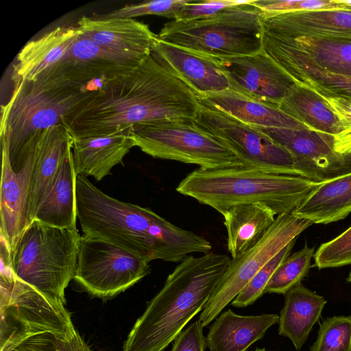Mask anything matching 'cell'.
I'll list each match as a JSON object with an SVG mask.
<instances>
[{"instance_id":"obj_1","label":"cell","mask_w":351,"mask_h":351,"mask_svg":"<svg viewBox=\"0 0 351 351\" xmlns=\"http://www.w3.org/2000/svg\"><path fill=\"white\" fill-rule=\"evenodd\" d=\"M198 107L196 93L151 53L88 92L62 125L74 138L104 136L129 132L144 122L194 119Z\"/></svg>"},{"instance_id":"obj_2","label":"cell","mask_w":351,"mask_h":351,"mask_svg":"<svg viewBox=\"0 0 351 351\" xmlns=\"http://www.w3.org/2000/svg\"><path fill=\"white\" fill-rule=\"evenodd\" d=\"M77 217L84 234L114 243L150 262L178 263L193 253L210 252L209 241L175 226L148 208L104 193L77 175Z\"/></svg>"},{"instance_id":"obj_3","label":"cell","mask_w":351,"mask_h":351,"mask_svg":"<svg viewBox=\"0 0 351 351\" xmlns=\"http://www.w3.org/2000/svg\"><path fill=\"white\" fill-rule=\"evenodd\" d=\"M230 258L209 252L189 255L167 276L147 303L123 343V351H163L202 311L226 271Z\"/></svg>"},{"instance_id":"obj_4","label":"cell","mask_w":351,"mask_h":351,"mask_svg":"<svg viewBox=\"0 0 351 351\" xmlns=\"http://www.w3.org/2000/svg\"><path fill=\"white\" fill-rule=\"evenodd\" d=\"M319 184L300 176L239 166L197 169L176 190L221 215L237 205L261 204L278 216L295 210Z\"/></svg>"},{"instance_id":"obj_5","label":"cell","mask_w":351,"mask_h":351,"mask_svg":"<svg viewBox=\"0 0 351 351\" xmlns=\"http://www.w3.org/2000/svg\"><path fill=\"white\" fill-rule=\"evenodd\" d=\"M261 10L252 1L226 8L209 17L165 23L158 40L215 58L256 53L263 49Z\"/></svg>"},{"instance_id":"obj_6","label":"cell","mask_w":351,"mask_h":351,"mask_svg":"<svg viewBox=\"0 0 351 351\" xmlns=\"http://www.w3.org/2000/svg\"><path fill=\"white\" fill-rule=\"evenodd\" d=\"M80 237L77 229L33 220L11 254L15 276L66 304L65 289L75 276Z\"/></svg>"},{"instance_id":"obj_7","label":"cell","mask_w":351,"mask_h":351,"mask_svg":"<svg viewBox=\"0 0 351 351\" xmlns=\"http://www.w3.org/2000/svg\"><path fill=\"white\" fill-rule=\"evenodd\" d=\"M13 82L9 101L1 105L0 130L1 139L8 146L12 169L21 150L34 134L62 125L63 119L90 92L75 85L38 80Z\"/></svg>"},{"instance_id":"obj_8","label":"cell","mask_w":351,"mask_h":351,"mask_svg":"<svg viewBox=\"0 0 351 351\" xmlns=\"http://www.w3.org/2000/svg\"><path fill=\"white\" fill-rule=\"evenodd\" d=\"M129 132L135 146L154 158L194 164L205 169L242 166L228 148L198 127L193 119L141 123Z\"/></svg>"},{"instance_id":"obj_9","label":"cell","mask_w":351,"mask_h":351,"mask_svg":"<svg viewBox=\"0 0 351 351\" xmlns=\"http://www.w3.org/2000/svg\"><path fill=\"white\" fill-rule=\"evenodd\" d=\"M149 263L114 243L84 234L73 280L92 297L109 300L149 274Z\"/></svg>"},{"instance_id":"obj_10","label":"cell","mask_w":351,"mask_h":351,"mask_svg":"<svg viewBox=\"0 0 351 351\" xmlns=\"http://www.w3.org/2000/svg\"><path fill=\"white\" fill-rule=\"evenodd\" d=\"M193 120L198 127L228 148L242 166L298 176L291 153L259 128L200 101Z\"/></svg>"},{"instance_id":"obj_11","label":"cell","mask_w":351,"mask_h":351,"mask_svg":"<svg viewBox=\"0 0 351 351\" xmlns=\"http://www.w3.org/2000/svg\"><path fill=\"white\" fill-rule=\"evenodd\" d=\"M0 341L40 332L66 341L77 332L65 304L16 277L11 284H0Z\"/></svg>"},{"instance_id":"obj_12","label":"cell","mask_w":351,"mask_h":351,"mask_svg":"<svg viewBox=\"0 0 351 351\" xmlns=\"http://www.w3.org/2000/svg\"><path fill=\"white\" fill-rule=\"evenodd\" d=\"M312 224L292 213L278 215L269 230L253 247L231 260L199 315L202 326H206L215 319L266 263Z\"/></svg>"},{"instance_id":"obj_13","label":"cell","mask_w":351,"mask_h":351,"mask_svg":"<svg viewBox=\"0 0 351 351\" xmlns=\"http://www.w3.org/2000/svg\"><path fill=\"white\" fill-rule=\"evenodd\" d=\"M258 128L291 153L298 176L322 183L351 173V140L309 128Z\"/></svg>"},{"instance_id":"obj_14","label":"cell","mask_w":351,"mask_h":351,"mask_svg":"<svg viewBox=\"0 0 351 351\" xmlns=\"http://www.w3.org/2000/svg\"><path fill=\"white\" fill-rule=\"evenodd\" d=\"M1 141L0 233L12 254L23 232L30 224L28 199L35 158L36 132L21 150L14 169L10 163L8 144L3 139Z\"/></svg>"},{"instance_id":"obj_15","label":"cell","mask_w":351,"mask_h":351,"mask_svg":"<svg viewBox=\"0 0 351 351\" xmlns=\"http://www.w3.org/2000/svg\"><path fill=\"white\" fill-rule=\"evenodd\" d=\"M215 58L227 76L230 90L271 107L278 108L295 84L263 49L252 55Z\"/></svg>"},{"instance_id":"obj_16","label":"cell","mask_w":351,"mask_h":351,"mask_svg":"<svg viewBox=\"0 0 351 351\" xmlns=\"http://www.w3.org/2000/svg\"><path fill=\"white\" fill-rule=\"evenodd\" d=\"M77 27L121 64L134 67L151 53L156 35L148 25L129 18L82 16Z\"/></svg>"},{"instance_id":"obj_17","label":"cell","mask_w":351,"mask_h":351,"mask_svg":"<svg viewBox=\"0 0 351 351\" xmlns=\"http://www.w3.org/2000/svg\"><path fill=\"white\" fill-rule=\"evenodd\" d=\"M132 68L121 64L77 27L75 36L67 53L36 79L73 84L90 90L92 83L96 80L113 77Z\"/></svg>"},{"instance_id":"obj_18","label":"cell","mask_w":351,"mask_h":351,"mask_svg":"<svg viewBox=\"0 0 351 351\" xmlns=\"http://www.w3.org/2000/svg\"><path fill=\"white\" fill-rule=\"evenodd\" d=\"M152 53L196 93L204 96L230 90V84L218 60L158 40Z\"/></svg>"},{"instance_id":"obj_19","label":"cell","mask_w":351,"mask_h":351,"mask_svg":"<svg viewBox=\"0 0 351 351\" xmlns=\"http://www.w3.org/2000/svg\"><path fill=\"white\" fill-rule=\"evenodd\" d=\"M261 20L264 32L279 36L351 38V10L261 14Z\"/></svg>"},{"instance_id":"obj_20","label":"cell","mask_w":351,"mask_h":351,"mask_svg":"<svg viewBox=\"0 0 351 351\" xmlns=\"http://www.w3.org/2000/svg\"><path fill=\"white\" fill-rule=\"evenodd\" d=\"M263 49L295 84L351 99V77L325 70L265 32Z\"/></svg>"},{"instance_id":"obj_21","label":"cell","mask_w":351,"mask_h":351,"mask_svg":"<svg viewBox=\"0 0 351 351\" xmlns=\"http://www.w3.org/2000/svg\"><path fill=\"white\" fill-rule=\"evenodd\" d=\"M73 137L62 125L36 132L35 158L32 172L28 216L34 220L38 205L61 162L71 150Z\"/></svg>"},{"instance_id":"obj_22","label":"cell","mask_w":351,"mask_h":351,"mask_svg":"<svg viewBox=\"0 0 351 351\" xmlns=\"http://www.w3.org/2000/svg\"><path fill=\"white\" fill-rule=\"evenodd\" d=\"M278 321L277 314L239 315L229 308L210 326L206 337L207 348L209 351H247Z\"/></svg>"},{"instance_id":"obj_23","label":"cell","mask_w":351,"mask_h":351,"mask_svg":"<svg viewBox=\"0 0 351 351\" xmlns=\"http://www.w3.org/2000/svg\"><path fill=\"white\" fill-rule=\"evenodd\" d=\"M129 132L73 138L72 153L76 174L93 176L97 181L110 174L112 167L122 163L123 157L135 146Z\"/></svg>"},{"instance_id":"obj_24","label":"cell","mask_w":351,"mask_h":351,"mask_svg":"<svg viewBox=\"0 0 351 351\" xmlns=\"http://www.w3.org/2000/svg\"><path fill=\"white\" fill-rule=\"evenodd\" d=\"M76 176L71 148L45 191L34 220L58 228L77 229Z\"/></svg>"},{"instance_id":"obj_25","label":"cell","mask_w":351,"mask_h":351,"mask_svg":"<svg viewBox=\"0 0 351 351\" xmlns=\"http://www.w3.org/2000/svg\"><path fill=\"white\" fill-rule=\"evenodd\" d=\"M76 32L77 27H58L28 42L16 56L13 65L12 81L34 80L60 61L69 51Z\"/></svg>"},{"instance_id":"obj_26","label":"cell","mask_w":351,"mask_h":351,"mask_svg":"<svg viewBox=\"0 0 351 351\" xmlns=\"http://www.w3.org/2000/svg\"><path fill=\"white\" fill-rule=\"evenodd\" d=\"M284 295L285 303L279 315L278 334L289 338L295 349L300 350L320 318L327 301L301 282Z\"/></svg>"},{"instance_id":"obj_27","label":"cell","mask_w":351,"mask_h":351,"mask_svg":"<svg viewBox=\"0 0 351 351\" xmlns=\"http://www.w3.org/2000/svg\"><path fill=\"white\" fill-rule=\"evenodd\" d=\"M227 231V247L232 259L253 247L274 223L276 214L265 205L234 206L223 215Z\"/></svg>"},{"instance_id":"obj_28","label":"cell","mask_w":351,"mask_h":351,"mask_svg":"<svg viewBox=\"0 0 351 351\" xmlns=\"http://www.w3.org/2000/svg\"><path fill=\"white\" fill-rule=\"evenodd\" d=\"M280 110L311 130L351 140L337 114L316 92L294 84L280 103Z\"/></svg>"},{"instance_id":"obj_29","label":"cell","mask_w":351,"mask_h":351,"mask_svg":"<svg viewBox=\"0 0 351 351\" xmlns=\"http://www.w3.org/2000/svg\"><path fill=\"white\" fill-rule=\"evenodd\" d=\"M351 212V173L318 186L292 213L313 223L327 224L346 218Z\"/></svg>"},{"instance_id":"obj_30","label":"cell","mask_w":351,"mask_h":351,"mask_svg":"<svg viewBox=\"0 0 351 351\" xmlns=\"http://www.w3.org/2000/svg\"><path fill=\"white\" fill-rule=\"evenodd\" d=\"M197 97L199 101L256 128H308L278 108L253 101L230 90Z\"/></svg>"},{"instance_id":"obj_31","label":"cell","mask_w":351,"mask_h":351,"mask_svg":"<svg viewBox=\"0 0 351 351\" xmlns=\"http://www.w3.org/2000/svg\"><path fill=\"white\" fill-rule=\"evenodd\" d=\"M271 35L325 70L351 77V38Z\"/></svg>"},{"instance_id":"obj_32","label":"cell","mask_w":351,"mask_h":351,"mask_svg":"<svg viewBox=\"0 0 351 351\" xmlns=\"http://www.w3.org/2000/svg\"><path fill=\"white\" fill-rule=\"evenodd\" d=\"M314 252V247L305 245L302 249L287 257L271 276L265 287V293L284 295L301 282L309 271Z\"/></svg>"},{"instance_id":"obj_33","label":"cell","mask_w":351,"mask_h":351,"mask_svg":"<svg viewBox=\"0 0 351 351\" xmlns=\"http://www.w3.org/2000/svg\"><path fill=\"white\" fill-rule=\"evenodd\" d=\"M311 351H351V315L332 316L320 324Z\"/></svg>"},{"instance_id":"obj_34","label":"cell","mask_w":351,"mask_h":351,"mask_svg":"<svg viewBox=\"0 0 351 351\" xmlns=\"http://www.w3.org/2000/svg\"><path fill=\"white\" fill-rule=\"evenodd\" d=\"M295 239L291 241L266 263L247 285L232 301L237 308H243L254 304L265 293V289L271 276L284 261L290 256Z\"/></svg>"},{"instance_id":"obj_35","label":"cell","mask_w":351,"mask_h":351,"mask_svg":"<svg viewBox=\"0 0 351 351\" xmlns=\"http://www.w3.org/2000/svg\"><path fill=\"white\" fill-rule=\"evenodd\" d=\"M319 269L351 265V226L335 239L322 243L314 254Z\"/></svg>"},{"instance_id":"obj_36","label":"cell","mask_w":351,"mask_h":351,"mask_svg":"<svg viewBox=\"0 0 351 351\" xmlns=\"http://www.w3.org/2000/svg\"><path fill=\"white\" fill-rule=\"evenodd\" d=\"M190 0H158L144 1L140 3L126 5L104 15L101 19L129 18L155 14L173 19L177 12Z\"/></svg>"},{"instance_id":"obj_37","label":"cell","mask_w":351,"mask_h":351,"mask_svg":"<svg viewBox=\"0 0 351 351\" xmlns=\"http://www.w3.org/2000/svg\"><path fill=\"white\" fill-rule=\"evenodd\" d=\"M252 3L262 14L267 15L298 11L344 9L335 0H258L252 1Z\"/></svg>"},{"instance_id":"obj_38","label":"cell","mask_w":351,"mask_h":351,"mask_svg":"<svg viewBox=\"0 0 351 351\" xmlns=\"http://www.w3.org/2000/svg\"><path fill=\"white\" fill-rule=\"evenodd\" d=\"M62 340L50 332L20 335L0 341V351H58Z\"/></svg>"},{"instance_id":"obj_39","label":"cell","mask_w":351,"mask_h":351,"mask_svg":"<svg viewBox=\"0 0 351 351\" xmlns=\"http://www.w3.org/2000/svg\"><path fill=\"white\" fill-rule=\"evenodd\" d=\"M248 1L209 0L201 2L190 1L183 5L175 15L176 21H191L204 19L215 15L221 10Z\"/></svg>"},{"instance_id":"obj_40","label":"cell","mask_w":351,"mask_h":351,"mask_svg":"<svg viewBox=\"0 0 351 351\" xmlns=\"http://www.w3.org/2000/svg\"><path fill=\"white\" fill-rule=\"evenodd\" d=\"M199 319L190 324L176 337L169 351H205L206 339Z\"/></svg>"},{"instance_id":"obj_41","label":"cell","mask_w":351,"mask_h":351,"mask_svg":"<svg viewBox=\"0 0 351 351\" xmlns=\"http://www.w3.org/2000/svg\"><path fill=\"white\" fill-rule=\"evenodd\" d=\"M315 92L332 108L344 128L345 135L351 138V99L320 91Z\"/></svg>"},{"instance_id":"obj_42","label":"cell","mask_w":351,"mask_h":351,"mask_svg":"<svg viewBox=\"0 0 351 351\" xmlns=\"http://www.w3.org/2000/svg\"><path fill=\"white\" fill-rule=\"evenodd\" d=\"M58 351H95L80 335L78 332L75 336L66 341H62Z\"/></svg>"},{"instance_id":"obj_43","label":"cell","mask_w":351,"mask_h":351,"mask_svg":"<svg viewBox=\"0 0 351 351\" xmlns=\"http://www.w3.org/2000/svg\"><path fill=\"white\" fill-rule=\"evenodd\" d=\"M337 3L340 4L344 9L351 10V1L348 0H335Z\"/></svg>"},{"instance_id":"obj_44","label":"cell","mask_w":351,"mask_h":351,"mask_svg":"<svg viewBox=\"0 0 351 351\" xmlns=\"http://www.w3.org/2000/svg\"><path fill=\"white\" fill-rule=\"evenodd\" d=\"M346 281L348 282H351V270L346 278Z\"/></svg>"},{"instance_id":"obj_45","label":"cell","mask_w":351,"mask_h":351,"mask_svg":"<svg viewBox=\"0 0 351 351\" xmlns=\"http://www.w3.org/2000/svg\"><path fill=\"white\" fill-rule=\"evenodd\" d=\"M254 351H268L265 348H256Z\"/></svg>"}]
</instances>
